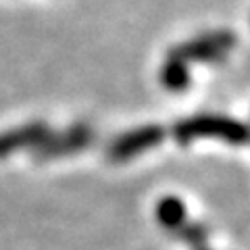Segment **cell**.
Listing matches in <instances>:
<instances>
[{
    "mask_svg": "<svg viewBox=\"0 0 250 250\" xmlns=\"http://www.w3.org/2000/svg\"><path fill=\"white\" fill-rule=\"evenodd\" d=\"M165 136V129L161 125H144L134 131H127L121 138L115 140V144L111 146V159L113 161H129L138 156L140 152L148 150V148L156 146Z\"/></svg>",
    "mask_w": 250,
    "mask_h": 250,
    "instance_id": "obj_3",
    "label": "cell"
},
{
    "mask_svg": "<svg viewBox=\"0 0 250 250\" xmlns=\"http://www.w3.org/2000/svg\"><path fill=\"white\" fill-rule=\"evenodd\" d=\"M159 221L169 229H177L186 223V208L177 198H165L159 205Z\"/></svg>",
    "mask_w": 250,
    "mask_h": 250,
    "instance_id": "obj_5",
    "label": "cell"
},
{
    "mask_svg": "<svg viewBox=\"0 0 250 250\" xmlns=\"http://www.w3.org/2000/svg\"><path fill=\"white\" fill-rule=\"evenodd\" d=\"M196 250H207V248H196Z\"/></svg>",
    "mask_w": 250,
    "mask_h": 250,
    "instance_id": "obj_6",
    "label": "cell"
},
{
    "mask_svg": "<svg viewBox=\"0 0 250 250\" xmlns=\"http://www.w3.org/2000/svg\"><path fill=\"white\" fill-rule=\"evenodd\" d=\"M248 136L250 134L244 123L221 115H196L175 125V138L182 144H188L196 138H219L231 144H240L246 142Z\"/></svg>",
    "mask_w": 250,
    "mask_h": 250,
    "instance_id": "obj_1",
    "label": "cell"
},
{
    "mask_svg": "<svg viewBox=\"0 0 250 250\" xmlns=\"http://www.w3.org/2000/svg\"><path fill=\"white\" fill-rule=\"evenodd\" d=\"M161 83L171 92L186 90L188 83H190V69H188V62L173 57V54H169L167 61L163 62V67H161Z\"/></svg>",
    "mask_w": 250,
    "mask_h": 250,
    "instance_id": "obj_4",
    "label": "cell"
},
{
    "mask_svg": "<svg viewBox=\"0 0 250 250\" xmlns=\"http://www.w3.org/2000/svg\"><path fill=\"white\" fill-rule=\"evenodd\" d=\"M236 42H238L236 36L228 29L207 31V34H200L196 38H192V40L175 46V48L171 50V54L182 59L184 62H192V61L219 62L231 52Z\"/></svg>",
    "mask_w": 250,
    "mask_h": 250,
    "instance_id": "obj_2",
    "label": "cell"
}]
</instances>
